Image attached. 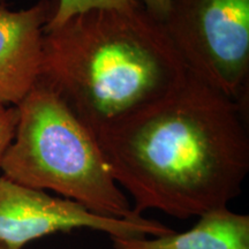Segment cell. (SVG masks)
<instances>
[{"mask_svg":"<svg viewBox=\"0 0 249 249\" xmlns=\"http://www.w3.org/2000/svg\"><path fill=\"white\" fill-rule=\"evenodd\" d=\"M0 249H12V248H9L8 246H6L4 244H0Z\"/></svg>","mask_w":249,"mask_h":249,"instance_id":"11","label":"cell"},{"mask_svg":"<svg viewBox=\"0 0 249 249\" xmlns=\"http://www.w3.org/2000/svg\"><path fill=\"white\" fill-rule=\"evenodd\" d=\"M18 120L17 107H6L0 112V161L15 135Z\"/></svg>","mask_w":249,"mask_h":249,"instance_id":"9","label":"cell"},{"mask_svg":"<svg viewBox=\"0 0 249 249\" xmlns=\"http://www.w3.org/2000/svg\"><path fill=\"white\" fill-rule=\"evenodd\" d=\"M111 241L113 249H249V216L224 208L202 214L186 232Z\"/></svg>","mask_w":249,"mask_h":249,"instance_id":"7","label":"cell"},{"mask_svg":"<svg viewBox=\"0 0 249 249\" xmlns=\"http://www.w3.org/2000/svg\"><path fill=\"white\" fill-rule=\"evenodd\" d=\"M82 229L124 239L174 232L163 223L143 216L130 219L99 216L77 202L0 177V244L22 249L28 242L46 235Z\"/></svg>","mask_w":249,"mask_h":249,"instance_id":"5","label":"cell"},{"mask_svg":"<svg viewBox=\"0 0 249 249\" xmlns=\"http://www.w3.org/2000/svg\"><path fill=\"white\" fill-rule=\"evenodd\" d=\"M6 0H0V4H4Z\"/></svg>","mask_w":249,"mask_h":249,"instance_id":"13","label":"cell"},{"mask_svg":"<svg viewBox=\"0 0 249 249\" xmlns=\"http://www.w3.org/2000/svg\"><path fill=\"white\" fill-rule=\"evenodd\" d=\"M96 139L138 216L152 209L183 220L224 209L249 172L248 111L188 70L166 97Z\"/></svg>","mask_w":249,"mask_h":249,"instance_id":"1","label":"cell"},{"mask_svg":"<svg viewBox=\"0 0 249 249\" xmlns=\"http://www.w3.org/2000/svg\"><path fill=\"white\" fill-rule=\"evenodd\" d=\"M55 0H39L20 11L0 4V104L17 107L40 76L44 28Z\"/></svg>","mask_w":249,"mask_h":249,"instance_id":"6","label":"cell"},{"mask_svg":"<svg viewBox=\"0 0 249 249\" xmlns=\"http://www.w3.org/2000/svg\"><path fill=\"white\" fill-rule=\"evenodd\" d=\"M143 7L140 0H55V8L44 31L54 29L74 15L85 13L91 9H113L120 12H132Z\"/></svg>","mask_w":249,"mask_h":249,"instance_id":"8","label":"cell"},{"mask_svg":"<svg viewBox=\"0 0 249 249\" xmlns=\"http://www.w3.org/2000/svg\"><path fill=\"white\" fill-rule=\"evenodd\" d=\"M163 26L187 70L248 111L249 0H170Z\"/></svg>","mask_w":249,"mask_h":249,"instance_id":"4","label":"cell"},{"mask_svg":"<svg viewBox=\"0 0 249 249\" xmlns=\"http://www.w3.org/2000/svg\"><path fill=\"white\" fill-rule=\"evenodd\" d=\"M147 13L163 23L170 8V0H140Z\"/></svg>","mask_w":249,"mask_h":249,"instance_id":"10","label":"cell"},{"mask_svg":"<svg viewBox=\"0 0 249 249\" xmlns=\"http://www.w3.org/2000/svg\"><path fill=\"white\" fill-rule=\"evenodd\" d=\"M15 135L0 161L2 176L52 191L99 216L140 217L112 176L95 135L42 81L17 105Z\"/></svg>","mask_w":249,"mask_h":249,"instance_id":"3","label":"cell"},{"mask_svg":"<svg viewBox=\"0 0 249 249\" xmlns=\"http://www.w3.org/2000/svg\"><path fill=\"white\" fill-rule=\"evenodd\" d=\"M5 107H4V105H1V104H0V112H1L2 110H4Z\"/></svg>","mask_w":249,"mask_h":249,"instance_id":"12","label":"cell"},{"mask_svg":"<svg viewBox=\"0 0 249 249\" xmlns=\"http://www.w3.org/2000/svg\"><path fill=\"white\" fill-rule=\"evenodd\" d=\"M186 75L163 23L143 7L91 9L44 31L39 81L95 138L161 101Z\"/></svg>","mask_w":249,"mask_h":249,"instance_id":"2","label":"cell"}]
</instances>
